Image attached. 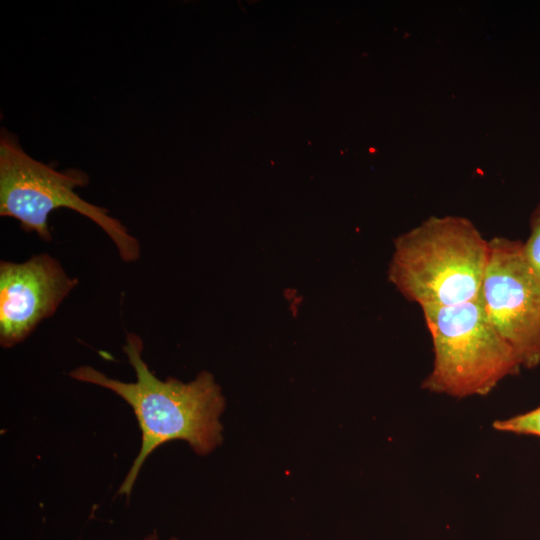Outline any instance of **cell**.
Segmentation results:
<instances>
[{"instance_id":"cell-1","label":"cell","mask_w":540,"mask_h":540,"mask_svg":"<svg viewBox=\"0 0 540 540\" xmlns=\"http://www.w3.org/2000/svg\"><path fill=\"white\" fill-rule=\"evenodd\" d=\"M142 339L127 333L123 351L136 373L135 382L107 377L91 366H80L69 376L109 389L133 409L141 430V448L118 494L129 496L147 457L160 445L184 440L199 455H206L222 442L220 416L225 399L213 375L203 371L184 383L168 377L158 379L142 358Z\"/></svg>"},{"instance_id":"cell-2","label":"cell","mask_w":540,"mask_h":540,"mask_svg":"<svg viewBox=\"0 0 540 540\" xmlns=\"http://www.w3.org/2000/svg\"><path fill=\"white\" fill-rule=\"evenodd\" d=\"M490 245L462 216H431L394 240L389 280L423 307L452 306L479 297Z\"/></svg>"},{"instance_id":"cell-3","label":"cell","mask_w":540,"mask_h":540,"mask_svg":"<svg viewBox=\"0 0 540 540\" xmlns=\"http://www.w3.org/2000/svg\"><path fill=\"white\" fill-rule=\"evenodd\" d=\"M421 309L434 352L424 389L455 398L484 396L519 373L517 355L491 324L480 297Z\"/></svg>"},{"instance_id":"cell-4","label":"cell","mask_w":540,"mask_h":540,"mask_svg":"<svg viewBox=\"0 0 540 540\" xmlns=\"http://www.w3.org/2000/svg\"><path fill=\"white\" fill-rule=\"evenodd\" d=\"M89 184L88 175L78 169L64 172L39 162L22 149L18 138L2 129L0 136V215L19 221L26 232L51 241L48 216L58 208H68L101 227L116 245L121 259L140 257L139 241L129 234L107 209L82 199L75 188Z\"/></svg>"},{"instance_id":"cell-5","label":"cell","mask_w":540,"mask_h":540,"mask_svg":"<svg viewBox=\"0 0 540 540\" xmlns=\"http://www.w3.org/2000/svg\"><path fill=\"white\" fill-rule=\"evenodd\" d=\"M489 245L479 297L521 366L534 368L540 364V278L524 255L523 242L494 237Z\"/></svg>"},{"instance_id":"cell-6","label":"cell","mask_w":540,"mask_h":540,"mask_svg":"<svg viewBox=\"0 0 540 540\" xmlns=\"http://www.w3.org/2000/svg\"><path fill=\"white\" fill-rule=\"evenodd\" d=\"M78 284L48 253L0 262V344L11 348L51 317Z\"/></svg>"},{"instance_id":"cell-7","label":"cell","mask_w":540,"mask_h":540,"mask_svg":"<svg viewBox=\"0 0 540 540\" xmlns=\"http://www.w3.org/2000/svg\"><path fill=\"white\" fill-rule=\"evenodd\" d=\"M492 426L500 432L532 435L540 438V406L506 419L495 420Z\"/></svg>"},{"instance_id":"cell-8","label":"cell","mask_w":540,"mask_h":540,"mask_svg":"<svg viewBox=\"0 0 540 540\" xmlns=\"http://www.w3.org/2000/svg\"><path fill=\"white\" fill-rule=\"evenodd\" d=\"M530 235L523 243V252L533 270L540 278V202L530 217Z\"/></svg>"},{"instance_id":"cell-9","label":"cell","mask_w":540,"mask_h":540,"mask_svg":"<svg viewBox=\"0 0 540 540\" xmlns=\"http://www.w3.org/2000/svg\"><path fill=\"white\" fill-rule=\"evenodd\" d=\"M144 540H158V536H157L156 531L153 532L152 534H150L149 536H147ZM170 540H178V539L171 538Z\"/></svg>"}]
</instances>
